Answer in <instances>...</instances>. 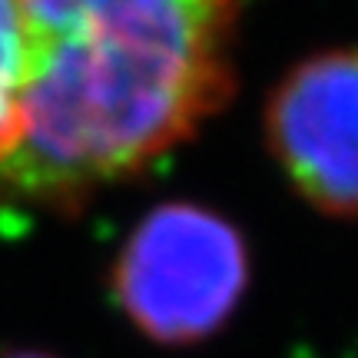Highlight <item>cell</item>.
I'll return each instance as SVG.
<instances>
[{
    "label": "cell",
    "instance_id": "6da1fadb",
    "mask_svg": "<svg viewBox=\"0 0 358 358\" xmlns=\"http://www.w3.org/2000/svg\"><path fill=\"white\" fill-rule=\"evenodd\" d=\"M243 0H24V133L0 186L66 203L163 159L226 103Z\"/></svg>",
    "mask_w": 358,
    "mask_h": 358
},
{
    "label": "cell",
    "instance_id": "7a4b0ae2",
    "mask_svg": "<svg viewBox=\"0 0 358 358\" xmlns=\"http://www.w3.org/2000/svg\"><path fill=\"white\" fill-rule=\"evenodd\" d=\"M249 252L229 222L199 206H163L143 219L116 259L113 292L159 345H192L239 306Z\"/></svg>",
    "mask_w": 358,
    "mask_h": 358
},
{
    "label": "cell",
    "instance_id": "3957f363",
    "mask_svg": "<svg viewBox=\"0 0 358 358\" xmlns=\"http://www.w3.org/2000/svg\"><path fill=\"white\" fill-rule=\"evenodd\" d=\"M266 136L312 209L358 216V47L292 66L268 96Z\"/></svg>",
    "mask_w": 358,
    "mask_h": 358
},
{
    "label": "cell",
    "instance_id": "277c9868",
    "mask_svg": "<svg viewBox=\"0 0 358 358\" xmlns=\"http://www.w3.org/2000/svg\"><path fill=\"white\" fill-rule=\"evenodd\" d=\"M27 20L24 0H0V173L13 159L24 133Z\"/></svg>",
    "mask_w": 358,
    "mask_h": 358
},
{
    "label": "cell",
    "instance_id": "5b68a950",
    "mask_svg": "<svg viewBox=\"0 0 358 358\" xmlns=\"http://www.w3.org/2000/svg\"><path fill=\"white\" fill-rule=\"evenodd\" d=\"M13 358H43V355H13Z\"/></svg>",
    "mask_w": 358,
    "mask_h": 358
}]
</instances>
